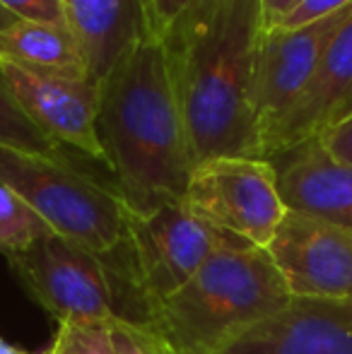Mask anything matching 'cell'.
I'll use <instances>...</instances> for the list:
<instances>
[{
	"instance_id": "ac0fdd59",
	"label": "cell",
	"mask_w": 352,
	"mask_h": 354,
	"mask_svg": "<svg viewBox=\"0 0 352 354\" xmlns=\"http://www.w3.org/2000/svg\"><path fill=\"white\" fill-rule=\"evenodd\" d=\"M113 354H176L167 337L145 318L121 316L109 321Z\"/></svg>"
},
{
	"instance_id": "9c48e42d",
	"label": "cell",
	"mask_w": 352,
	"mask_h": 354,
	"mask_svg": "<svg viewBox=\"0 0 352 354\" xmlns=\"http://www.w3.org/2000/svg\"><path fill=\"white\" fill-rule=\"evenodd\" d=\"M266 253L290 297L352 299V229L287 210Z\"/></svg>"
},
{
	"instance_id": "7c38bea8",
	"label": "cell",
	"mask_w": 352,
	"mask_h": 354,
	"mask_svg": "<svg viewBox=\"0 0 352 354\" xmlns=\"http://www.w3.org/2000/svg\"><path fill=\"white\" fill-rule=\"evenodd\" d=\"M352 113V15L328 44L316 73L287 116L268 133L263 159H275L314 140Z\"/></svg>"
},
{
	"instance_id": "9a60e30c",
	"label": "cell",
	"mask_w": 352,
	"mask_h": 354,
	"mask_svg": "<svg viewBox=\"0 0 352 354\" xmlns=\"http://www.w3.org/2000/svg\"><path fill=\"white\" fill-rule=\"evenodd\" d=\"M0 58L29 71L89 77L85 53L68 24L17 19L0 32Z\"/></svg>"
},
{
	"instance_id": "2e32d148",
	"label": "cell",
	"mask_w": 352,
	"mask_h": 354,
	"mask_svg": "<svg viewBox=\"0 0 352 354\" xmlns=\"http://www.w3.org/2000/svg\"><path fill=\"white\" fill-rule=\"evenodd\" d=\"M53 234L51 224L34 207L10 188L0 186V256H17Z\"/></svg>"
},
{
	"instance_id": "5b68a950",
	"label": "cell",
	"mask_w": 352,
	"mask_h": 354,
	"mask_svg": "<svg viewBox=\"0 0 352 354\" xmlns=\"http://www.w3.org/2000/svg\"><path fill=\"white\" fill-rule=\"evenodd\" d=\"M237 241L241 239L203 222L183 201L165 203L150 212H133L123 205L121 246H128V280L142 311L169 299L220 248Z\"/></svg>"
},
{
	"instance_id": "7a4b0ae2",
	"label": "cell",
	"mask_w": 352,
	"mask_h": 354,
	"mask_svg": "<svg viewBox=\"0 0 352 354\" xmlns=\"http://www.w3.org/2000/svg\"><path fill=\"white\" fill-rule=\"evenodd\" d=\"M97 84L99 142L123 205L150 212L181 203L193 162L162 44L142 37Z\"/></svg>"
},
{
	"instance_id": "d6986e66",
	"label": "cell",
	"mask_w": 352,
	"mask_h": 354,
	"mask_svg": "<svg viewBox=\"0 0 352 354\" xmlns=\"http://www.w3.org/2000/svg\"><path fill=\"white\" fill-rule=\"evenodd\" d=\"M44 354H113L109 326L58 323L53 342Z\"/></svg>"
},
{
	"instance_id": "ba28073f",
	"label": "cell",
	"mask_w": 352,
	"mask_h": 354,
	"mask_svg": "<svg viewBox=\"0 0 352 354\" xmlns=\"http://www.w3.org/2000/svg\"><path fill=\"white\" fill-rule=\"evenodd\" d=\"M350 15L352 5L302 27L263 29L259 53H256L254 87H251V104H254L261 138V157H263V140L268 133L287 116V111L302 97L328 44L333 41Z\"/></svg>"
},
{
	"instance_id": "5bb4252c",
	"label": "cell",
	"mask_w": 352,
	"mask_h": 354,
	"mask_svg": "<svg viewBox=\"0 0 352 354\" xmlns=\"http://www.w3.org/2000/svg\"><path fill=\"white\" fill-rule=\"evenodd\" d=\"M66 24L77 39L92 82L123 58V53L145 37L140 0H61Z\"/></svg>"
},
{
	"instance_id": "3957f363",
	"label": "cell",
	"mask_w": 352,
	"mask_h": 354,
	"mask_svg": "<svg viewBox=\"0 0 352 354\" xmlns=\"http://www.w3.org/2000/svg\"><path fill=\"white\" fill-rule=\"evenodd\" d=\"M290 299L263 248L237 241L220 248L181 289L140 318L155 326L176 354H215Z\"/></svg>"
},
{
	"instance_id": "8992f818",
	"label": "cell",
	"mask_w": 352,
	"mask_h": 354,
	"mask_svg": "<svg viewBox=\"0 0 352 354\" xmlns=\"http://www.w3.org/2000/svg\"><path fill=\"white\" fill-rule=\"evenodd\" d=\"M183 203L193 214L256 248L270 246L287 205L268 159L220 157L193 169Z\"/></svg>"
},
{
	"instance_id": "603a6c76",
	"label": "cell",
	"mask_w": 352,
	"mask_h": 354,
	"mask_svg": "<svg viewBox=\"0 0 352 354\" xmlns=\"http://www.w3.org/2000/svg\"><path fill=\"white\" fill-rule=\"evenodd\" d=\"M316 140L333 159L352 167V113L345 116L343 121H338L335 126H331L328 131H324Z\"/></svg>"
},
{
	"instance_id": "cb8c5ba5",
	"label": "cell",
	"mask_w": 352,
	"mask_h": 354,
	"mask_svg": "<svg viewBox=\"0 0 352 354\" xmlns=\"http://www.w3.org/2000/svg\"><path fill=\"white\" fill-rule=\"evenodd\" d=\"M302 0H263V27L275 29L285 22V17Z\"/></svg>"
},
{
	"instance_id": "277c9868",
	"label": "cell",
	"mask_w": 352,
	"mask_h": 354,
	"mask_svg": "<svg viewBox=\"0 0 352 354\" xmlns=\"http://www.w3.org/2000/svg\"><path fill=\"white\" fill-rule=\"evenodd\" d=\"M0 186L17 193L56 234L109 261L123 243V201L68 159L0 145Z\"/></svg>"
},
{
	"instance_id": "30bf717a",
	"label": "cell",
	"mask_w": 352,
	"mask_h": 354,
	"mask_svg": "<svg viewBox=\"0 0 352 354\" xmlns=\"http://www.w3.org/2000/svg\"><path fill=\"white\" fill-rule=\"evenodd\" d=\"M0 75L27 118L61 147L106 164L97 133L99 84L89 77L29 71L0 58Z\"/></svg>"
},
{
	"instance_id": "7402d4cb",
	"label": "cell",
	"mask_w": 352,
	"mask_h": 354,
	"mask_svg": "<svg viewBox=\"0 0 352 354\" xmlns=\"http://www.w3.org/2000/svg\"><path fill=\"white\" fill-rule=\"evenodd\" d=\"M352 0H302L295 10L285 17V22L275 29H292L302 27V24H309L319 17H326L331 12H338L343 8H350Z\"/></svg>"
},
{
	"instance_id": "8fae6325",
	"label": "cell",
	"mask_w": 352,
	"mask_h": 354,
	"mask_svg": "<svg viewBox=\"0 0 352 354\" xmlns=\"http://www.w3.org/2000/svg\"><path fill=\"white\" fill-rule=\"evenodd\" d=\"M215 354H352V299L292 297Z\"/></svg>"
},
{
	"instance_id": "4fadbf2b",
	"label": "cell",
	"mask_w": 352,
	"mask_h": 354,
	"mask_svg": "<svg viewBox=\"0 0 352 354\" xmlns=\"http://www.w3.org/2000/svg\"><path fill=\"white\" fill-rule=\"evenodd\" d=\"M270 162L287 210L352 229V167L331 157L316 138Z\"/></svg>"
},
{
	"instance_id": "484cf974",
	"label": "cell",
	"mask_w": 352,
	"mask_h": 354,
	"mask_svg": "<svg viewBox=\"0 0 352 354\" xmlns=\"http://www.w3.org/2000/svg\"><path fill=\"white\" fill-rule=\"evenodd\" d=\"M15 22H17V17H15V15H10L8 10L0 8V32H3V29H8L10 24H15Z\"/></svg>"
},
{
	"instance_id": "d4e9b609",
	"label": "cell",
	"mask_w": 352,
	"mask_h": 354,
	"mask_svg": "<svg viewBox=\"0 0 352 354\" xmlns=\"http://www.w3.org/2000/svg\"><path fill=\"white\" fill-rule=\"evenodd\" d=\"M0 354H39V352H27V350H22V347L12 345V342H8V340L0 337Z\"/></svg>"
},
{
	"instance_id": "e0dca14e",
	"label": "cell",
	"mask_w": 352,
	"mask_h": 354,
	"mask_svg": "<svg viewBox=\"0 0 352 354\" xmlns=\"http://www.w3.org/2000/svg\"><path fill=\"white\" fill-rule=\"evenodd\" d=\"M0 145H8L24 152L44 154L51 159H66L61 145H56L51 138H46L32 121L27 113L17 106V102L10 94L3 75H0Z\"/></svg>"
},
{
	"instance_id": "6da1fadb",
	"label": "cell",
	"mask_w": 352,
	"mask_h": 354,
	"mask_svg": "<svg viewBox=\"0 0 352 354\" xmlns=\"http://www.w3.org/2000/svg\"><path fill=\"white\" fill-rule=\"evenodd\" d=\"M263 0H196L162 37L193 169L261 157L251 87Z\"/></svg>"
},
{
	"instance_id": "44dd1931",
	"label": "cell",
	"mask_w": 352,
	"mask_h": 354,
	"mask_svg": "<svg viewBox=\"0 0 352 354\" xmlns=\"http://www.w3.org/2000/svg\"><path fill=\"white\" fill-rule=\"evenodd\" d=\"M0 8L8 10L17 19H34V22L66 24L61 0H0Z\"/></svg>"
},
{
	"instance_id": "52a82bcc",
	"label": "cell",
	"mask_w": 352,
	"mask_h": 354,
	"mask_svg": "<svg viewBox=\"0 0 352 354\" xmlns=\"http://www.w3.org/2000/svg\"><path fill=\"white\" fill-rule=\"evenodd\" d=\"M5 261L24 292L58 323L109 326L118 316L106 261L61 234Z\"/></svg>"
},
{
	"instance_id": "ffe728a7",
	"label": "cell",
	"mask_w": 352,
	"mask_h": 354,
	"mask_svg": "<svg viewBox=\"0 0 352 354\" xmlns=\"http://www.w3.org/2000/svg\"><path fill=\"white\" fill-rule=\"evenodd\" d=\"M196 0H140L145 37L162 41L169 27L186 12Z\"/></svg>"
}]
</instances>
